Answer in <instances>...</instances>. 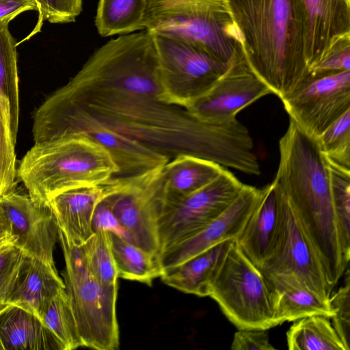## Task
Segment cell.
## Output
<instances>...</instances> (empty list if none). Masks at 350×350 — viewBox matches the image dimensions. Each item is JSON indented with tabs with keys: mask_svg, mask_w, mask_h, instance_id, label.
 <instances>
[{
	"mask_svg": "<svg viewBox=\"0 0 350 350\" xmlns=\"http://www.w3.org/2000/svg\"><path fill=\"white\" fill-rule=\"evenodd\" d=\"M88 128L111 131L170 158L184 153L212 159L224 138L221 124L199 120L165 100L147 30L109 40L33 116L36 143Z\"/></svg>",
	"mask_w": 350,
	"mask_h": 350,
	"instance_id": "6da1fadb",
	"label": "cell"
},
{
	"mask_svg": "<svg viewBox=\"0 0 350 350\" xmlns=\"http://www.w3.org/2000/svg\"><path fill=\"white\" fill-rule=\"evenodd\" d=\"M279 148L280 163L273 181L287 198L332 290L349 261L340 243L327 161L317 138L291 118Z\"/></svg>",
	"mask_w": 350,
	"mask_h": 350,
	"instance_id": "7a4b0ae2",
	"label": "cell"
},
{
	"mask_svg": "<svg viewBox=\"0 0 350 350\" xmlns=\"http://www.w3.org/2000/svg\"><path fill=\"white\" fill-rule=\"evenodd\" d=\"M246 59L280 98L309 73L303 0H226Z\"/></svg>",
	"mask_w": 350,
	"mask_h": 350,
	"instance_id": "3957f363",
	"label": "cell"
},
{
	"mask_svg": "<svg viewBox=\"0 0 350 350\" xmlns=\"http://www.w3.org/2000/svg\"><path fill=\"white\" fill-rule=\"evenodd\" d=\"M118 174L110 152L81 134L34 144L17 168L29 197L43 206L63 191L101 185Z\"/></svg>",
	"mask_w": 350,
	"mask_h": 350,
	"instance_id": "277c9868",
	"label": "cell"
},
{
	"mask_svg": "<svg viewBox=\"0 0 350 350\" xmlns=\"http://www.w3.org/2000/svg\"><path fill=\"white\" fill-rule=\"evenodd\" d=\"M142 26L198 44L227 64L243 49L226 0H145Z\"/></svg>",
	"mask_w": 350,
	"mask_h": 350,
	"instance_id": "5b68a950",
	"label": "cell"
},
{
	"mask_svg": "<svg viewBox=\"0 0 350 350\" xmlns=\"http://www.w3.org/2000/svg\"><path fill=\"white\" fill-rule=\"evenodd\" d=\"M64 254L65 290L83 347L116 350L120 345L116 314L118 289L102 286L88 268L80 246L68 241L58 228Z\"/></svg>",
	"mask_w": 350,
	"mask_h": 350,
	"instance_id": "8992f818",
	"label": "cell"
},
{
	"mask_svg": "<svg viewBox=\"0 0 350 350\" xmlns=\"http://www.w3.org/2000/svg\"><path fill=\"white\" fill-rule=\"evenodd\" d=\"M208 297L238 329L276 326L271 282L242 252L236 240L210 285Z\"/></svg>",
	"mask_w": 350,
	"mask_h": 350,
	"instance_id": "52a82bcc",
	"label": "cell"
},
{
	"mask_svg": "<svg viewBox=\"0 0 350 350\" xmlns=\"http://www.w3.org/2000/svg\"><path fill=\"white\" fill-rule=\"evenodd\" d=\"M152 34L161 85L170 104L185 109L206 93L230 65L194 42Z\"/></svg>",
	"mask_w": 350,
	"mask_h": 350,
	"instance_id": "ba28073f",
	"label": "cell"
},
{
	"mask_svg": "<svg viewBox=\"0 0 350 350\" xmlns=\"http://www.w3.org/2000/svg\"><path fill=\"white\" fill-rule=\"evenodd\" d=\"M163 166L118 176L116 190L106 198L109 208L127 240L158 256L157 220L163 209Z\"/></svg>",
	"mask_w": 350,
	"mask_h": 350,
	"instance_id": "9c48e42d",
	"label": "cell"
},
{
	"mask_svg": "<svg viewBox=\"0 0 350 350\" xmlns=\"http://www.w3.org/2000/svg\"><path fill=\"white\" fill-rule=\"evenodd\" d=\"M274 184L278 192V228L270 252L260 269L267 277L297 278L319 296L329 299L332 291L323 269L287 198Z\"/></svg>",
	"mask_w": 350,
	"mask_h": 350,
	"instance_id": "30bf717a",
	"label": "cell"
},
{
	"mask_svg": "<svg viewBox=\"0 0 350 350\" xmlns=\"http://www.w3.org/2000/svg\"><path fill=\"white\" fill-rule=\"evenodd\" d=\"M243 186L224 168L212 182L163 211L157 220L159 255L217 218L237 198Z\"/></svg>",
	"mask_w": 350,
	"mask_h": 350,
	"instance_id": "8fae6325",
	"label": "cell"
},
{
	"mask_svg": "<svg viewBox=\"0 0 350 350\" xmlns=\"http://www.w3.org/2000/svg\"><path fill=\"white\" fill-rule=\"evenodd\" d=\"M292 119L316 137L350 110V70L308 75L280 98Z\"/></svg>",
	"mask_w": 350,
	"mask_h": 350,
	"instance_id": "7c38bea8",
	"label": "cell"
},
{
	"mask_svg": "<svg viewBox=\"0 0 350 350\" xmlns=\"http://www.w3.org/2000/svg\"><path fill=\"white\" fill-rule=\"evenodd\" d=\"M270 94L271 89L252 70L241 49L213 87L185 109L199 120L221 123L236 118L241 110Z\"/></svg>",
	"mask_w": 350,
	"mask_h": 350,
	"instance_id": "4fadbf2b",
	"label": "cell"
},
{
	"mask_svg": "<svg viewBox=\"0 0 350 350\" xmlns=\"http://www.w3.org/2000/svg\"><path fill=\"white\" fill-rule=\"evenodd\" d=\"M0 200L10 223L14 246L30 258L55 266L53 253L58 226L50 208L34 202L16 189Z\"/></svg>",
	"mask_w": 350,
	"mask_h": 350,
	"instance_id": "5bb4252c",
	"label": "cell"
},
{
	"mask_svg": "<svg viewBox=\"0 0 350 350\" xmlns=\"http://www.w3.org/2000/svg\"><path fill=\"white\" fill-rule=\"evenodd\" d=\"M264 187L245 185L233 202L217 218L193 236L168 247L159 255L163 270L177 266L208 248L237 240L260 200Z\"/></svg>",
	"mask_w": 350,
	"mask_h": 350,
	"instance_id": "9a60e30c",
	"label": "cell"
},
{
	"mask_svg": "<svg viewBox=\"0 0 350 350\" xmlns=\"http://www.w3.org/2000/svg\"><path fill=\"white\" fill-rule=\"evenodd\" d=\"M118 183L119 178L116 176L101 185L63 191L50 200L47 206L68 241L80 246L92 234L96 209L116 190Z\"/></svg>",
	"mask_w": 350,
	"mask_h": 350,
	"instance_id": "2e32d148",
	"label": "cell"
},
{
	"mask_svg": "<svg viewBox=\"0 0 350 350\" xmlns=\"http://www.w3.org/2000/svg\"><path fill=\"white\" fill-rule=\"evenodd\" d=\"M306 11L305 52L309 69L341 37L350 34V0H303Z\"/></svg>",
	"mask_w": 350,
	"mask_h": 350,
	"instance_id": "e0dca14e",
	"label": "cell"
},
{
	"mask_svg": "<svg viewBox=\"0 0 350 350\" xmlns=\"http://www.w3.org/2000/svg\"><path fill=\"white\" fill-rule=\"evenodd\" d=\"M224 168L217 163L189 154L174 157L163 167L161 213L217 178Z\"/></svg>",
	"mask_w": 350,
	"mask_h": 350,
	"instance_id": "ac0fdd59",
	"label": "cell"
},
{
	"mask_svg": "<svg viewBox=\"0 0 350 350\" xmlns=\"http://www.w3.org/2000/svg\"><path fill=\"white\" fill-rule=\"evenodd\" d=\"M278 224V192L273 182L263 193L236 240L246 257L260 268L273 244Z\"/></svg>",
	"mask_w": 350,
	"mask_h": 350,
	"instance_id": "d6986e66",
	"label": "cell"
},
{
	"mask_svg": "<svg viewBox=\"0 0 350 350\" xmlns=\"http://www.w3.org/2000/svg\"><path fill=\"white\" fill-rule=\"evenodd\" d=\"M273 288L275 322L276 326L285 321L321 315L332 319L334 310L330 299L312 291L294 277H267Z\"/></svg>",
	"mask_w": 350,
	"mask_h": 350,
	"instance_id": "ffe728a7",
	"label": "cell"
},
{
	"mask_svg": "<svg viewBox=\"0 0 350 350\" xmlns=\"http://www.w3.org/2000/svg\"><path fill=\"white\" fill-rule=\"evenodd\" d=\"M232 241H222L177 266L164 270L161 275L163 282L185 293L208 296L210 285Z\"/></svg>",
	"mask_w": 350,
	"mask_h": 350,
	"instance_id": "44dd1931",
	"label": "cell"
},
{
	"mask_svg": "<svg viewBox=\"0 0 350 350\" xmlns=\"http://www.w3.org/2000/svg\"><path fill=\"white\" fill-rule=\"evenodd\" d=\"M58 350L42 321L33 313L8 304L0 309V350Z\"/></svg>",
	"mask_w": 350,
	"mask_h": 350,
	"instance_id": "7402d4cb",
	"label": "cell"
},
{
	"mask_svg": "<svg viewBox=\"0 0 350 350\" xmlns=\"http://www.w3.org/2000/svg\"><path fill=\"white\" fill-rule=\"evenodd\" d=\"M65 288L55 266L28 257L9 304L26 310L39 319L49 301Z\"/></svg>",
	"mask_w": 350,
	"mask_h": 350,
	"instance_id": "603a6c76",
	"label": "cell"
},
{
	"mask_svg": "<svg viewBox=\"0 0 350 350\" xmlns=\"http://www.w3.org/2000/svg\"><path fill=\"white\" fill-rule=\"evenodd\" d=\"M109 239L118 278L150 286L163 270L159 256L109 230Z\"/></svg>",
	"mask_w": 350,
	"mask_h": 350,
	"instance_id": "cb8c5ba5",
	"label": "cell"
},
{
	"mask_svg": "<svg viewBox=\"0 0 350 350\" xmlns=\"http://www.w3.org/2000/svg\"><path fill=\"white\" fill-rule=\"evenodd\" d=\"M289 350H346L328 317L312 315L297 320L286 332Z\"/></svg>",
	"mask_w": 350,
	"mask_h": 350,
	"instance_id": "d4e9b609",
	"label": "cell"
},
{
	"mask_svg": "<svg viewBox=\"0 0 350 350\" xmlns=\"http://www.w3.org/2000/svg\"><path fill=\"white\" fill-rule=\"evenodd\" d=\"M145 0H99L95 25L102 36L142 29Z\"/></svg>",
	"mask_w": 350,
	"mask_h": 350,
	"instance_id": "484cf974",
	"label": "cell"
},
{
	"mask_svg": "<svg viewBox=\"0 0 350 350\" xmlns=\"http://www.w3.org/2000/svg\"><path fill=\"white\" fill-rule=\"evenodd\" d=\"M9 22L0 21V94L9 101L11 130L16 143L19 120L17 44L9 31Z\"/></svg>",
	"mask_w": 350,
	"mask_h": 350,
	"instance_id": "4316f807",
	"label": "cell"
},
{
	"mask_svg": "<svg viewBox=\"0 0 350 350\" xmlns=\"http://www.w3.org/2000/svg\"><path fill=\"white\" fill-rule=\"evenodd\" d=\"M40 319L51 334L58 350H72L83 347L65 288L49 301Z\"/></svg>",
	"mask_w": 350,
	"mask_h": 350,
	"instance_id": "83f0119b",
	"label": "cell"
},
{
	"mask_svg": "<svg viewBox=\"0 0 350 350\" xmlns=\"http://www.w3.org/2000/svg\"><path fill=\"white\" fill-rule=\"evenodd\" d=\"M88 268L100 285L118 288V273L111 253L109 230L96 229L80 245Z\"/></svg>",
	"mask_w": 350,
	"mask_h": 350,
	"instance_id": "f1b7e54d",
	"label": "cell"
},
{
	"mask_svg": "<svg viewBox=\"0 0 350 350\" xmlns=\"http://www.w3.org/2000/svg\"><path fill=\"white\" fill-rule=\"evenodd\" d=\"M332 199L345 259L350 258V171L327 161Z\"/></svg>",
	"mask_w": 350,
	"mask_h": 350,
	"instance_id": "f546056e",
	"label": "cell"
},
{
	"mask_svg": "<svg viewBox=\"0 0 350 350\" xmlns=\"http://www.w3.org/2000/svg\"><path fill=\"white\" fill-rule=\"evenodd\" d=\"M15 145L8 100L0 94V197L16 188Z\"/></svg>",
	"mask_w": 350,
	"mask_h": 350,
	"instance_id": "4dcf8cb0",
	"label": "cell"
},
{
	"mask_svg": "<svg viewBox=\"0 0 350 350\" xmlns=\"http://www.w3.org/2000/svg\"><path fill=\"white\" fill-rule=\"evenodd\" d=\"M327 161L350 171V110L317 137Z\"/></svg>",
	"mask_w": 350,
	"mask_h": 350,
	"instance_id": "1f68e13d",
	"label": "cell"
},
{
	"mask_svg": "<svg viewBox=\"0 0 350 350\" xmlns=\"http://www.w3.org/2000/svg\"><path fill=\"white\" fill-rule=\"evenodd\" d=\"M28 257L14 245L0 254V309L9 304Z\"/></svg>",
	"mask_w": 350,
	"mask_h": 350,
	"instance_id": "d6a6232c",
	"label": "cell"
},
{
	"mask_svg": "<svg viewBox=\"0 0 350 350\" xmlns=\"http://www.w3.org/2000/svg\"><path fill=\"white\" fill-rule=\"evenodd\" d=\"M38 21L29 36L40 31L43 21L51 23L74 22L82 10V0H35Z\"/></svg>",
	"mask_w": 350,
	"mask_h": 350,
	"instance_id": "836d02e7",
	"label": "cell"
},
{
	"mask_svg": "<svg viewBox=\"0 0 350 350\" xmlns=\"http://www.w3.org/2000/svg\"><path fill=\"white\" fill-rule=\"evenodd\" d=\"M344 284L331 295L330 302L334 310L333 327L346 350L350 349V273L347 267L345 271Z\"/></svg>",
	"mask_w": 350,
	"mask_h": 350,
	"instance_id": "e575fe53",
	"label": "cell"
},
{
	"mask_svg": "<svg viewBox=\"0 0 350 350\" xmlns=\"http://www.w3.org/2000/svg\"><path fill=\"white\" fill-rule=\"evenodd\" d=\"M350 70V34L334 43L327 55L309 69L311 75H324Z\"/></svg>",
	"mask_w": 350,
	"mask_h": 350,
	"instance_id": "d590c367",
	"label": "cell"
},
{
	"mask_svg": "<svg viewBox=\"0 0 350 350\" xmlns=\"http://www.w3.org/2000/svg\"><path fill=\"white\" fill-rule=\"evenodd\" d=\"M268 329H238L234 333L230 349L232 350H273Z\"/></svg>",
	"mask_w": 350,
	"mask_h": 350,
	"instance_id": "8d00e7d4",
	"label": "cell"
},
{
	"mask_svg": "<svg viewBox=\"0 0 350 350\" xmlns=\"http://www.w3.org/2000/svg\"><path fill=\"white\" fill-rule=\"evenodd\" d=\"M28 10H38L35 0H0V21H10Z\"/></svg>",
	"mask_w": 350,
	"mask_h": 350,
	"instance_id": "74e56055",
	"label": "cell"
},
{
	"mask_svg": "<svg viewBox=\"0 0 350 350\" xmlns=\"http://www.w3.org/2000/svg\"><path fill=\"white\" fill-rule=\"evenodd\" d=\"M11 235L10 223L0 200V239Z\"/></svg>",
	"mask_w": 350,
	"mask_h": 350,
	"instance_id": "f35d334b",
	"label": "cell"
},
{
	"mask_svg": "<svg viewBox=\"0 0 350 350\" xmlns=\"http://www.w3.org/2000/svg\"><path fill=\"white\" fill-rule=\"evenodd\" d=\"M14 245V239L12 235L0 239V254Z\"/></svg>",
	"mask_w": 350,
	"mask_h": 350,
	"instance_id": "ab89813d",
	"label": "cell"
}]
</instances>
